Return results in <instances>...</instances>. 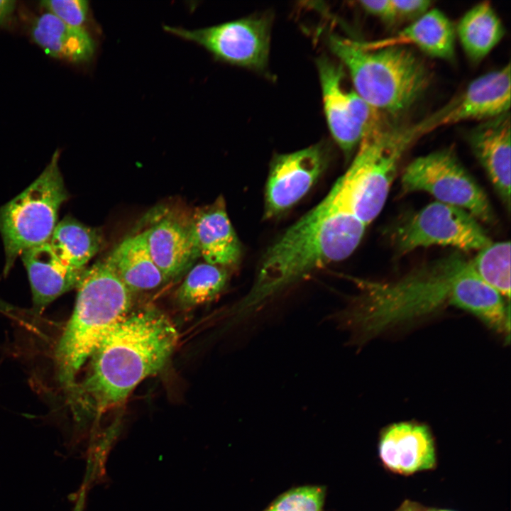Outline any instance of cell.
I'll use <instances>...</instances> for the list:
<instances>
[{
	"label": "cell",
	"instance_id": "cell-1",
	"mask_svg": "<svg viewBox=\"0 0 511 511\" xmlns=\"http://www.w3.org/2000/svg\"><path fill=\"white\" fill-rule=\"evenodd\" d=\"M366 227L356 212L353 187L343 175L320 203L264 253L251 290L236 305L239 318L261 309L314 271L348 257Z\"/></svg>",
	"mask_w": 511,
	"mask_h": 511
},
{
	"label": "cell",
	"instance_id": "cell-2",
	"mask_svg": "<svg viewBox=\"0 0 511 511\" xmlns=\"http://www.w3.org/2000/svg\"><path fill=\"white\" fill-rule=\"evenodd\" d=\"M179 339L163 312L145 307L127 314L94 353L89 370L75 397L102 411L122 403L144 379L166 364Z\"/></svg>",
	"mask_w": 511,
	"mask_h": 511
},
{
	"label": "cell",
	"instance_id": "cell-3",
	"mask_svg": "<svg viewBox=\"0 0 511 511\" xmlns=\"http://www.w3.org/2000/svg\"><path fill=\"white\" fill-rule=\"evenodd\" d=\"M469 260L455 253L391 282L351 280L359 295L336 315L338 323L358 341L395 324L451 304L455 282Z\"/></svg>",
	"mask_w": 511,
	"mask_h": 511
},
{
	"label": "cell",
	"instance_id": "cell-4",
	"mask_svg": "<svg viewBox=\"0 0 511 511\" xmlns=\"http://www.w3.org/2000/svg\"><path fill=\"white\" fill-rule=\"evenodd\" d=\"M70 319L57 344L55 363L64 386L72 388L84 363L130 313L133 293L105 260L86 268Z\"/></svg>",
	"mask_w": 511,
	"mask_h": 511
},
{
	"label": "cell",
	"instance_id": "cell-5",
	"mask_svg": "<svg viewBox=\"0 0 511 511\" xmlns=\"http://www.w3.org/2000/svg\"><path fill=\"white\" fill-rule=\"evenodd\" d=\"M332 53L347 68L354 91L381 115H397L422 94L429 75L408 48H363L358 40L336 35L329 38Z\"/></svg>",
	"mask_w": 511,
	"mask_h": 511
},
{
	"label": "cell",
	"instance_id": "cell-6",
	"mask_svg": "<svg viewBox=\"0 0 511 511\" xmlns=\"http://www.w3.org/2000/svg\"><path fill=\"white\" fill-rule=\"evenodd\" d=\"M59 158L57 149L42 173L23 192L0 207L5 275L24 251L48 243L57 224L59 209L68 199Z\"/></svg>",
	"mask_w": 511,
	"mask_h": 511
},
{
	"label": "cell",
	"instance_id": "cell-7",
	"mask_svg": "<svg viewBox=\"0 0 511 511\" xmlns=\"http://www.w3.org/2000/svg\"><path fill=\"white\" fill-rule=\"evenodd\" d=\"M400 182L402 194L426 192L437 202L464 209L482 221L495 220L486 194L452 150H437L414 159Z\"/></svg>",
	"mask_w": 511,
	"mask_h": 511
},
{
	"label": "cell",
	"instance_id": "cell-8",
	"mask_svg": "<svg viewBox=\"0 0 511 511\" xmlns=\"http://www.w3.org/2000/svg\"><path fill=\"white\" fill-rule=\"evenodd\" d=\"M410 145L400 129L383 124L364 134L350 167L355 177L356 212L366 226L385 205L399 162Z\"/></svg>",
	"mask_w": 511,
	"mask_h": 511
},
{
	"label": "cell",
	"instance_id": "cell-9",
	"mask_svg": "<svg viewBox=\"0 0 511 511\" xmlns=\"http://www.w3.org/2000/svg\"><path fill=\"white\" fill-rule=\"evenodd\" d=\"M393 238L400 254L432 246L479 251L492 242L470 213L437 201L410 216L397 228Z\"/></svg>",
	"mask_w": 511,
	"mask_h": 511
},
{
	"label": "cell",
	"instance_id": "cell-10",
	"mask_svg": "<svg viewBox=\"0 0 511 511\" xmlns=\"http://www.w3.org/2000/svg\"><path fill=\"white\" fill-rule=\"evenodd\" d=\"M510 86V65L507 64L475 79L443 107L402 131L413 144L440 127L473 120L483 121L509 112Z\"/></svg>",
	"mask_w": 511,
	"mask_h": 511
},
{
	"label": "cell",
	"instance_id": "cell-11",
	"mask_svg": "<svg viewBox=\"0 0 511 511\" xmlns=\"http://www.w3.org/2000/svg\"><path fill=\"white\" fill-rule=\"evenodd\" d=\"M317 65L328 126L336 143L348 157L368 131L383 123L381 114L354 90L345 88L342 66L327 57L319 59Z\"/></svg>",
	"mask_w": 511,
	"mask_h": 511
},
{
	"label": "cell",
	"instance_id": "cell-12",
	"mask_svg": "<svg viewBox=\"0 0 511 511\" xmlns=\"http://www.w3.org/2000/svg\"><path fill=\"white\" fill-rule=\"evenodd\" d=\"M164 30L196 43L224 62L253 69L265 67L270 27L265 18H246L216 26L187 30L165 26Z\"/></svg>",
	"mask_w": 511,
	"mask_h": 511
},
{
	"label": "cell",
	"instance_id": "cell-13",
	"mask_svg": "<svg viewBox=\"0 0 511 511\" xmlns=\"http://www.w3.org/2000/svg\"><path fill=\"white\" fill-rule=\"evenodd\" d=\"M327 162L326 151L320 144L275 157L266 182L264 216L277 217L299 202L317 181Z\"/></svg>",
	"mask_w": 511,
	"mask_h": 511
},
{
	"label": "cell",
	"instance_id": "cell-14",
	"mask_svg": "<svg viewBox=\"0 0 511 511\" xmlns=\"http://www.w3.org/2000/svg\"><path fill=\"white\" fill-rule=\"evenodd\" d=\"M380 458L390 471L410 475L435 467L436 456L432 432L424 424L413 422L394 423L380 436Z\"/></svg>",
	"mask_w": 511,
	"mask_h": 511
},
{
	"label": "cell",
	"instance_id": "cell-15",
	"mask_svg": "<svg viewBox=\"0 0 511 511\" xmlns=\"http://www.w3.org/2000/svg\"><path fill=\"white\" fill-rule=\"evenodd\" d=\"M471 149L507 211L510 209V116L485 120L469 136Z\"/></svg>",
	"mask_w": 511,
	"mask_h": 511
},
{
	"label": "cell",
	"instance_id": "cell-16",
	"mask_svg": "<svg viewBox=\"0 0 511 511\" xmlns=\"http://www.w3.org/2000/svg\"><path fill=\"white\" fill-rule=\"evenodd\" d=\"M190 223L199 256L206 263L227 268L239 262L241 246L222 196L197 209Z\"/></svg>",
	"mask_w": 511,
	"mask_h": 511
},
{
	"label": "cell",
	"instance_id": "cell-17",
	"mask_svg": "<svg viewBox=\"0 0 511 511\" xmlns=\"http://www.w3.org/2000/svg\"><path fill=\"white\" fill-rule=\"evenodd\" d=\"M21 257L28 275L33 308L38 313L60 296L77 288L86 270L62 262L48 242L24 251Z\"/></svg>",
	"mask_w": 511,
	"mask_h": 511
},
{
	"label": "cell",
	"instance_id": "cell-18",
	"mask_svg": "<svg viewBox=\"0 0 511 511\" xmlns=\"http://www.w3.org/2000/svg\"><path fill=\"white\" fill-rule=\"evenodd\" d=\"M143 233L153 261L167 280L181 274L199 256L190 220L165 216Z\"/></svg>",
	"mask_w": 511,
	"mask_h": 511
},
{
	"label": "cell",
	"instance_id": "cell-19",
	"mask_svg": "<svg viewBox=\"0 0 511 511\" xmlns=\"http://www.w3.org/2000/svg\"><path fill=\"white\" fill-rule=\"evenodd\" d=\"M456 36L455 27L446 15L437 9H430L394 35L358 42L367 50L413 45L431 57L452 60Z\"/></svg>",
	"mask_w": 511,
	"mask_h": 511
},
{
	"label": "cell",
	"instance_id": "cell-20",
	"mask_svg": "<svg viewBox=\"0 0 511 511\" xmlns=\"http://www.w3.org/2000/svg\"><path fill=\"white\" fill-rule=\"evenodd\" d=\"M451 304L473 314L490 329L509 336L510 307H506L498 292L478 275L471 260L456 280Z\"/></svg>",
	"mask_w": 511,
	"mask_h": 511
},
{
	"label": "cell",
	"instance_id": "cell-21",
	"mask_svg": "<svg viewBox=\"0 0 511 511\" xmlns=\"http://www.w3.org/2000/svg\"><path fill=\"white\" fill-rule=\"evenodd\" d=\"M104 260L133 294L168 280L153 261L143 231L123 239Z\"/></svg>",
	"mask_w": 511,
	"mask_h": 511
},
{
	"label": "cell",
	"instance_id": "cell-22",
	"mask_svg": "<svg viewBox=\"0 0 511 511\" xmlns=\"http://www.w3.org/2000/svg\"><path fill=\"white\" fill-rule=\"evenodd\" d=\"M31 35L48 55L72 62L89 61L95 51L94 42L84 28L67 25L48 12L34 20Z\"/></svg>",
	"mask_w": 511,
	"mask_h": 511
},
{
	"label": "cell",
	"instance_id": "cell-23",
	"mask_svg": "<svg viewBox=\"0 0 511 511\" xmlns=\"http://www.w3.org/2000/svg\"><path fill=\"white\" fill-rule=\"evenodd\" d=\"M455 30L466 55L475 62L485 57L505 34L503 24L488 1L480 2L467 11Z\"/></svg>",
	"mask_w": 511,
	"mask_h": 511
},
{
	"label": "cell",
	"instance_id": "cell-24",
	"mask_svg": "<svg viewBox=\"0 0 511 511\" xmlns=\"http://www.w3.org/2000/svg\"><path fill=\"white\" fill-rule=\"evenodd\" d=\"M48 243L62 262L81 269L99 251L103 238L97 229L66 216L57 224Z\"/></svg>",
	"mask_w": 511,
	"mask_h": 511
},
{
	"label": "cell",
	"instance_id": "cell-25",
	"mask_svg": "<svg viewBox=\"0 0 511 511\" xmlns=\"http://www.w3.org/2000/svg\"><path fill=\"white\" fill-rule=\"evenodd\" d=\"M227 268L200 263L189 271L176 292L177 304L185 309L210 302L226 288Z\"/></svg>",
	"mask_w": 511,
	"mask_h": 511
},
{
	"label": "cell",
	"instance_id": "cell-26",
	"mask_svg": "<svg viewBox=\"0 0 511 511\" xmlns=\"http://www.w3.org/2000/svg\"><path fill=\"white\" fill-rule=\"evenodd\" d=\"M478 275L503 297H510V243H490L471 260Z\"/></svg>",
	"mask_w": 511,
	"mask_h": 511
},
{
	"label": "cell",
	"instance_id": "cell-27",
	"mask_svg": "<svg viewBox=\"0 0 511 511\" xmlns=\"http://www.w3.org/2000/svg\"><path fill=\"white\" fill-rule=\"evenodd\" d=\"M326 489L305 485L290 489L278 496L265 511H323Z\"/></svg>",
	"mask_w": 511,
	"mask_h": 511
},
{
	"label": "cell",
	"instance_id": "cell-28",
	"mask_svg": "<svg viewBox=\"0 0 511 511\" xmlns=\"http://www.w3.org/2000/svg\"><path fill=\"white\" fill-rule=\"evenodd\" d=\"M40 6L65 23L83 28L89 13L86 0H43Z\"/></svg>",
	"mask_w": 511,
	"mask_h": 511
},
{
	"label": "cell",
	"instance_id": "cell-29",
	"mask_svg": "<svg viewBox=\"0 0 511 511\" xmlns=\"http://www.w3.org/2000/svg\"><path fill=\"white\" fill-rule=\"evenodd\" d=\"M396 20H415L431 9L429 0H391Z\"/></svg>",
	"mask_w": 511,
	"mask_h": 511
},
{
	"label": "cell",
	"instance_id": "cell-30",
	"mask_svg": "<svg viewBox=\"0 0 511 511\" xmlns=\"http://www.w3.org/2000/svg\"><path fill=\"white\" fill-rule=\"evenodd\" d=\"M360 6L368 13L383 21L388 22L396 21L391 0L361 1Z\"/></svg>",
	"mask_w": 511,
	"mask_h": 511
},
{
	"label": "cell",
	"instance_id": "cell-31",
	"mask_svg": "<svg viewBox=\"0 0 511 511\" xmlns=\"http://www.w3.org/2000/svg\"><path fill=\"white\" fill-rule=\"evenodd\" d=\"M13 0H0V26L10 18L16 8Z\"/></svg>",
	"mask_w": 511,
	"mask_h": 511
},
{
	"label": "cell",
	"instance_id": "cell-32",
	"mask_svg": "<svg viewBox=\"0 0 511 511\" xmlns=\"http://www.w3.org/2000/svg\"><path fill=\"white\" fill-rule=\"evenodd\" d=\"M396 511H424V509L417 502L405 500Z\"/></svg>",
	"mask_w": 511,
	"mask_h": 511
},
{
	"label": "cell",
	"instance_id": "cell-33",
	"mask_svg": "<svg viewBox=\"0 0 511 511\" xmlns=\"http://www.w3.org/2000/svg\"><path fill=\"white\" fill-rule=\"evenodd\" d=\"M424 511H451V510H424Z\"/></svg>",
	"mask_w": 511,
	"mask_h": 511
}]
</instances>
